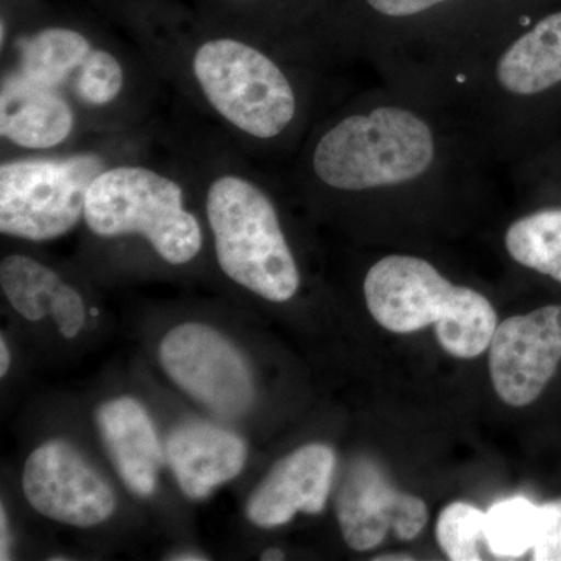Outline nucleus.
Listing matches in <instances>:
<instances>
[{"instance_id":"1","label":"nucleus","mask_w":561,"mask_h":561,"mask_svg":"<svg viewBox=\"0 0 561 561\" xmlns=\"http://www.w3.org/2000/svg\"><path fill=\"white\" fill-rule=\"evenodd\" d=\"M497 168L453 111L386 84L328 124L308 157L323 190L381 202L470 190Z\"/></svg>"},{"instance_id":"2","label":"nucleus","mask_w":561,"mask_h":561,"mask_svg":"<svg viewBox=\"0 0 561 561\" xmlns=\"http://www.w3.org/2000/svg\"><path fill=\"white\" fill-rule=\"evenodd\" d=\"M508 33L465 76L446 108L472 131L493 160L518 158L531 111L561 90V10Z\"/></svg>"},{"instance_id":"3","label":"nucleus","mask_w":561,"mask_h":561,"mask_svg":"<svg viewBox=\"0 0 561 561\" xmlns=\"http://www.w3.org/2000/svg\"><path fill=\"white\" fill-rule=\"evenodd\" d=\"M368 311L387 331L412 334L434 324L437 341L459 359L489 350L497 313L489 298L454 284L432 262L391 253L370 265L364 279Z\"/></svg>"},{"instance_id":"4","label":"nucleus","mask_w":561,"mask_h":561,"mask_svg":"<svg viewBox=\"0 0 561 561\" xmlns=\"http://www.w3.org/2000/svg\"><path fill=\"white\" fill-rule=\"evenodd\" d=\"M217 262L231 280L257 297L286 302L300 289L294 251L272 198L250 180L220 176L206 195Z\"/></svg>"},{"instance_id":"5","label":"nucleus","mask_w":561,"mask_h":561,"mask_svg":"<svg viewBox=\"0 0 561 561\" xmlns=\"http://www.w3.org/2000/svg\"><path fill=\"white\" fill-rule=\"evenodd\" d=\"M83 219L101 238L142 236L169 264H187L202 250L201 224L184 208L183 190L150 169L103 171L88 191Z\"/></svg>"},{"instance_id":"6","label":"nucleus","mask_w":561,"mask_h":561,"mask_svg":"<svg viewBox=\"0 0 561 561\" xmlns=\"http://www.w3.org/2000/svg\"><path fill=\"white\" fill-rule=\"evenodd\" d=\"M194 73L209 105L254 139H278L300 111L294 81L264 51L231 38L202 44Z\"/></svg>"},{"instance_id":"7","label":"nucleus","mask_w":561,"mask_h":561,"mask_svg":"<svg viewBox=\"0 0 561 561\" xmlns=\"http://www.w3.org/2000/svg\"><path fill=\"white\" fill-rule=\"evenodd\" d=\"M102 172L94 154L3 162L0 231L33 242L60 238L84 217L88 191Z\"/></svg>"},{"instance_id":"8","label":"nucleus","mask_w":561,"mask_h":561,"mask_svg":"<svg viewBox=\"0 0 561 561\" xmlns=\"http://www.w3.org/2000/svg\"><path fill=\"white\" fill-rule=\"evenodd\" d=\"M160 362L179 389L225 419H238L254 401L249 362L208 324L183 323L160 343Z\"/></svg>"},{"instance_id":"9","label":"nucleus","mask_w":561,"mask_h":561,"mask_svg":"<svg viewBox=\"0 0 561 561\" xmlns=\"http://www.w3.org/2000/svg\"><path fill=\"white\" fill-rule=\"evenodd\" d=\"M22 490L41 515L73 527L99 526L116 511L110 483L68 442L43 443L28 456Z\"/></svg>"},{"instance_id":"10","label":"nucleus","mask_w":561,"mask_h":561,"mask_svg":"<svg viewBox=\"0 0 561 561\" xmlns=\"http://www.w3.org/2000/svg\"><path fill=\"white\" fill-rule=\"evenodd\" d=\"M489 350L497 397L512 408L537 401L561 362V306H542L502 321Z\"/></svg>"},{"instance_id":"11","label":"nucleus","mask_w":561,"mask_h":561,"mask_svg":"<svg viewBox=\"0 0 561 561\" xmlns=\"http://www.w3.org/2000/svg\"><path fill=\"white\" fill-rule=\"evenodd\" d=\"M335 512L346 545L357 552L381 545L389 531L400 540H413L430 519L426 502L398 490L382 468L365 457L346 468Z\"/></svg>"},{"instance_id":"12","label":"nucleus","mask_w":561,"mask_h":561,"mask_svg":"<svg viewBox=\"0 0 561 561\" xmlns=\"http://www.w3.org/2000/svg\"><path fill=\"white\" fill-rule=\"evenodd\" d=\"M335 465V453L321 443L290 453L253 491L247 502V518L261 529H275L300 512L319 515L330 497Z\"/></svg>"},{"instance_id":"13","label":"nucleus","mask_w":561,"mask_h":561,"mask_svg":"<svg viewBox=\"0 0 561 561\" xmlns=\"http://www.w3.org/2000/svg\"><path fill=\"white\" fill-rule=\"evenodd\" d=\"M165 460L187 497L202 501L238 478L247 463V443L234 432L205 421H187L171 432Z\"/></svg>"},{"instance_id":"14","label":"nucleus","mask_w":561,"mask_h":561,"mask_svg":"<svg viewBox=\"0 0 561 561\" xmlns=\"http://www.w3.org/2000/svg\"><path fill=\"white\" fill-rule=\"evenodd\" d=\"M95 423L125 486L136 496H151L165 453L146 408L133 398H116L98 409Z\"/></svg>"},{"instance_id":"15","label":"nucleus","mask_w":561,"mask_h":561,"mask_svg":"<svg viewBox=\"0 0 561 561\" xmlns=\"http://www.w3.org/2000/svg\"><path fill=\"white\" fill-rule=\"evenodd\" d=\"M73 111L60 90L14 73L3 80L0 95L2 138L22 149L47 150L65 142L73 130Z\"/></svg>"},{"instance_id":"16","label":"nucleus","mask_w":561,"mask_h":561,"mask_svg":"<svg viewBox=\"0 0 561 561\" xmlns=\"http://www.w3.org/2000/svg\"><path fill=\"white\" fill-rule=\"evenodd\" d=\"M92 49L90 39L70 28H44L21 39L20 69L25 79L61 90L80 72Z\"/></svg>"},{"instance_id":"17","label":"nucleus","mask_w":561,"mask_h":561,"mask_svg":"<svg viewBox=\"0 0 561 561\" xmlns=\"http://www.w3.org/2000/svg\"><path fill=\"white\" fill-rule=\"evenodd\" d=\"M516 264L561 284V206H545L516 217L504 232Z\"/></svg>"},{"instance_id":"18","label":"nucleus","mask_w":561,"mask_h":561,"mask_svg":"<svg viewBox=\"0 0 561 561\" xmlns=\"http://www.w3.org/2000/svg\"><path fill=\"white\" fill-rule=\"evenodd\" d=\"M62 280L47 265L11 254L0 264V286L14 311L28 321H39L50 316L57 291Z\"/></svg>"},{"instance_id":"19","label":"nucleus","mask_w":561,"mask_h":561,"mask_svg":"<svg viewBox=\"0 0 561 561\" xmlns=\"http://www.w3.org/2000/svg\"><path fill=\"white\" fill-rule=\"evenodd\" d=\"M540 505L516 496L491 505L485 512V541L490 556L500 560L523 559L537 541Z\"/></svg>"},{"instance_id":"20","label":"nucleus","mask_w":561,"mask_h":561,"mask_svg":"<svg viewBox=\"0 0 561 561\" xmlns=\"http://www.w3.org/2000/svg\"><path fill=\"white\" fill-rule=\"evenodd\" d=\"M375 16L383 22L381 33L365 46L364 54L382 72L408 38L413 22L457 0H364Z\"/></svg>"},{"instance_id":"21","label":"nucleus","mask_w":561,"mask_h":561,"mask_svg":"<svg viewBox=\"0 0 561 561\" xmlns=\"http://www.w3.org/2000/svg\"><path fill=\"white\" fill-rule=\"evenodd\" d=\"M485 512L470 502H453L438 516L437 534L442 551L454 561L485 559L481 546L489 551L485 541ZM490 553V552H489Z\"/></svg>"},{"instance_id":"22","label":"nucleus","mask_w":561,"mask_h":561,"mask_svg":"<svg viewBox=\"0 0 561 561\" xmlns=\"http://www.w3.org/2000/svg\"><path fill=\"white\" fill-rule=\"evenodd\" d=\"M124 88V69L110 51L94 49L72 80L77 101L88 106H105L116 101Z\"/></svg>"},{"instance_id":"23","label":"nucleus","mask_w":561,"mask_h":561,"mask_svg":"<svg viewBox=\"0 0 561 561\" xmlns=\"http://www.w3.org/2000/svg\"><path fill=\"white\" fill-rule=\"evenodd\" d=\"M531 560L561 561V497L540 505V526Z\"/></svg>"},{"instance_id":"24","label":"nucleus","mask_w":561,"mask_h":561,"mask_svg":"<svg viewBox=\"0 0 561 561\" xmlns=\"http://www.w3.org/2000/svg\"><path fill=\"white\" fill-rule=\"evenodd\" d=\"M50 316L54 317L62 337H77L84 327V302L79 291L62 283L51 306Z\"/></svg>"},{"instance_id":"25","label":"nucleus","mask_w":561,"mask_h":561,"mask_svg":"<svg viewBox=\"0 0 561 561\" xmlns=\"http://www.w3.org/2000/svg\"><path fill=\"white\" fill-rule=\"evenodd\" d=\"M10 529L5 507H0V560H10Z\"/></svg>"},{"instance_id":"26","label":"nucleus","mask_w":561,"mask_h":561,"mask_svg":"<svg viewBox=\"0 0 561 561\" xmlns=\"http://www.w3.org/2000/svg\"><path fill=\"white\" fill-rule=\"evenodd\" d=\"M11 354L5 339H0V376H5L10 368Z\"/></svg>"},{"instance_id":"27","label":"nucleus","mask_w":561,"mask_h":561,"mask_svg":"<svg viewBox=\"0 0 561 561\" xmlns=\"http://www.w3.org/2000/svg\"><path fill=\"white\" fill-rule=\"evenodd\" d=\"M173 561H205L209 560L208 557L195 552H181L176 557H171Z\"/></svg>"},{"instance_id":"28","label":"nucleus","mask_w":561,"mask_h":561,"mask_svg":"<svg viewBox=\"0 0 561 561\" xmlns=\"http://www.w3.org/2000/svg\"><path fill=\"white\" fill-rule=\"evenodd\" d=\"M286 559V556H284V552L280 551L278 548H271L267 549V551H264L261 553V560L262 561H275V560H284Z\"/></svg>"},{"instance_id":"29","label":"nucleus","mask_w":561,"mask_h":561,"mask_svg":"<svg viewBox=\"0 0 561 561\" xmlns=\"http://www.w3.org/2000/svg\"><path fill=\"white\" fill-rule=\"evenodd\" d=\"M373 560H376V561H387V560H393V561H398V560H415L413 559V557H409V556H382V557H375V559Z\"/></svg>"},{"instance_id":"30","label":"nucleus","mask_w":561,"mask_h":561,"mask_svg":"<svg viewBox=\"0 0 561 561\" xmlns=\"http://www.w3.org/2000/svg\"><path fill=\"white\" fill-rule=\"evenodd\" d=\"M5 41V24L2 22V43Z\"/></svg>"}]
</instances>
